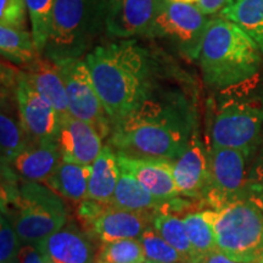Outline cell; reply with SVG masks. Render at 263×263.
<instances>
[{
    "mask_svg": "<svg viewBox=\"0 0 263 263\" xmlns=\"http://www.w3.org/2000/svg\"><path fill=\"white\" fill-rule=\"evenodd\" d=\"M257 44L229 20H210L197 61L207 88L226 90L254 80L262 65Z\"/></svg>",
    "mask_w": 263,
    "mask_h": 263,
    "instance_id": "3957f363",
    "label": "cell"
},
{
    "mask_svg": "<svg viewBox=\"0 0 263 263\" xmlns=\"http://www.w3.org/2000/svg\"><path fill=\"white\" fill-rule=\"evenodd\" d=\"M108 203L94 201V200L85 199L78 202L77 206V218L85 230H89L95 219L103 213Z\"/></svg>",
    "mask_w": 263,
    "mask_h": 263,
    "instance_id": "1f68e13d",
    "label": "cell"
},
{
    "mask_svg": "<svg viewBox=\"0 0 263 263\" xmlns=\"http://www.w3.org/2000/svg\"><path fill=\"white\" fill-rule=\"evenodd\" d=\"M110 203L117 209L138 212H170L171 210L180 209L182 205H189L182 197L174 202L156 199L133 174L123 168H121L116 190Z\"/></svg>",
    "mask_w": 263,
    "mask_h": 263,
    "instance_id": "d6986e66",
    "label": "cell"
},
{
    "mask_svg": "<svg viewBox=\"0 0 263 263\" xmlns=\"http://www.w3.org/2000/svg\"><path fill=\"white\" fill-rule=\"evenodd\" d=\"M54 4L55 0H26L33 38L42 55L47 45Z\"/></svg>",
    "mask_w": 263,
    "mask_h": 263,
    "instance_id": "83f0119b",
    "label": "cell"
},
{
    "mask_svg": "<svg viewBox=\"0 0 263 263\" xmlns=\"http://www.w3.org/2000/svg\"><path fill=\"white\" fill-rule=\"evenodd\" d=\"M139 241L146 259L156 263H185L183 256L161 236L153 226L141 234Z\"/></svg>",
    "mask_w": 263,
    "mask_h": 263,
    "instance_id": "f1b7e54d",
    "label": "cell"
},
{
    "mask_svg": "<svg viewBox=\"0 0 263 263\" xmlns=\"http://www.w3.org/2000/svg\"><path fill=\"white\" fill-rule=\"evenodd\" d=\"M183 221L197 258L217 249L213 228V210L189 212L183 217Z\"/></svg>",
    "mask_w": 263,
    "mask_h": 263,
    "instance_id": "484cf974",
    "label": "cell"
},
{
    "mask_svg": "<svg viewBox=\"0 0 263 263\" xmlns=\"http://www.w3.org/2000/svg\"><path fill=\"white\" fill-rule=\"evenodd\" d=\"M16 101L22 124L32 143L58 139L61 124L60 115L29 84L20 70Z\"/></svg>",
    "mask_w": 263,
    "mask_h": 263,
    "instance_id": "8fae6325",
    "label": "cell"
},
{
    "mask_svg": "<svg viewBox=\"0 0 263 263\" xmlns=\"http://www.w3.org/2000/svg\"><path fill=\"white\" fill-rule=\"evenodd\" d=\"M151 226L183 256L185 263H195L197 255L190 242L183 218H179L171 212H154Z\"/></svg>",
    "mask_w": 263,
    "mask_h": 263,
    "instance_id": "d4e9b609",
    "label": "cell"
},
{
    "mask_svg": "<svg viewBox=\"0 0 263 263\" xmlns=\"http://www.w3.org/2000/svg\"><path fill=\"white\" fill-rule=\"evenodd\" d=\"M210 16L179 0H161L146 38L161 41L190 61L199 59Z\"/></svg>",
    "mask_w": 263,
    "mask_h": 263,
    "instance_id": "ba28073f",
    "label": "cell"
},
{
    "mask_svg": "<svg viewBox=\"0 0 263 263\" xmlns=\"http://www.w3.org/2000/svg\"><path fill=\"white\" fill-rule=\"evenodd\" d=\"M27 15L26 0H0V26L26 28Z\"/></svg>",
    "mask_w": 263,
    "mask_h": 263,
    "instance_id": "4dcf8cb0",
    "label": "cell"
},
{
    "mask_svg": "<svg viewBox=\"0 0 263 263\" xmlns=\"http://www.w3.org/2000/svg\"><path fill=\"white\" fill-rule=\"evenodd\" d=\"M256 150H257V154H256L254 162H252V167L249 172L248 183H255L263 185V134Z\"/></svg>",
    "mask_w": 263,
    "mask_h": 263,
    "instance_id": "d6a6232c",
    "label": "cell"
},
{
    "mask_svg": "<svg viewBox=\"0 0 263 263\" xmlns=\"http://www.w3.org/2000/svg\"><path fill=\"white\" fill-rule=\"evenodd\" d=\"M17 263H47V261L37 246L22 244L18 252Z\"/></svg>",
    "mask_w": 263,
    "mask_h": 263,
    "instance_id": "e575fe53",
    "label": "cell"
},
{
    "mask_svg": "<svg viewBox=\"0 0 263 263\" xmlns=\"http://www.w3.org/2000/svg\"><path fill=\"white\" fill-rule=\"evenodd\" d=\"M84 60L112 126L136 110L164 77L159 57L137 39L98 44Z\"/></svg>",
    "mask_w": 263,
    "mask_h": 263,
    "instance_id": "7a4b0ae2",
    "label": "cell"
},
{
    "mask_svg": "<svg viewBox=\"0 0 263 263\" xmlns=\"http://www.w3.org/2000/svg\"><path fill=\"white\" fill-rule=\"evenodd\" d=\"M61 161L58 139H51L31 143L10 166L22 179L45 183Z\"/></svg>",
    "mask_w": 263,
    "mask_h": 263,
    "instance_id": "ffe728a7",
    "label": "cell"
},
{
    "mask_svg": "<svg viewBox=\"0 0 263 263\" xmlns=\"http://www.w3.org/2000/svg\"><path fill=\"white\" fill-rule=\"evenodd\" d=\"M20 71L29 84L58 111L61 120L70 116L65 82L58 62L41 55Z\"/></svg>",
    "mask_w": 263,
    "mask_h": 263,
    "instance_id": "ac0fdd59",
    "label": "cell"
},
{
    "mask_svg": "<svg viewBox=\"0 0 263 263\" xmlns=\"http://www.w3.org/2000/svg\"><path fill=\"white\" fill-rule=\"evenodd\" d=\"M121 168L117 155L111 146H104L100 155L91 164V172L88 184L87 199L110 203L116 190Z\"/></svg>",
    "mask_w": 263,
    "mask_h": 263,
    "instance_id": "44dd1931",
    "label": "cell"
},
{
    "mask_svg": "<svg viewBox=\"0 0 263 263\" xmlns=\"http://www.w3.org/2000/svg\"><path fill=\"white\" fill-rule=\"evenodd\" d=\"M153 213L128 211L108 203L88 232L100 242L139 239L141 234L151 227Z\"/></svg>",
    "mask_w": 263,
    "mask_h": 263,
    "instance_id": "2e32d148",
    "label": "cell"
},
{
    "mask_svg": "<svg viewBox=\"0 0 263 263\" xmlns=\"http://www.w3.org/2000/svg\"><path fill=\"white\" fill-rule=\"evenodd\" d=\"M216 246L241 263H250L263 246V211L254 201L238 199L213 210Z\"/></svg>",
    "mask_w": 263,
    "mask_h": 263,
    "instance_id": "52a82bcc",
    "label": "cell"
},
{
    "mask_svg": "<svg viewBox=\"0 0 263 263\" xmlns=\"http://www.w3.org/2000/svg\"><path fill=\"white\" fill-rule=\"evenodd\" d=\"M0 52L5 61L18 67H24L42 55L32 31L9 26H0Z\"/></svg>",
    "mask_w": 263,
    "mask_h": 263,
    "instance_id": "cb8c5ba5",
    "label": "cell"
},
{
    "mask_svg": "<svg viewBox=\"0 0 263 263\" xmlns=\"http://www.w3.org/2000/svg\"><path fill=\"white\" fill-rule=\"evenodd\" d=\"M45 261H47V263H52V262H50V261H48V259H45Z\"/></svg>",
    "mask_w": 263,
    "mask_h": 263,
    "instance_id": "f35d334b",
    "label": "cell"
},
{
    "mask_svg": "<svg viewBox=\"0 0 263 263\" xmlns=\"http://www.w3.org/2000/svg\"><path fill=\"white\" fill-rule=\"evenodd\" d=\"M249 156L244 150L209 145V178L202 201L211 206V210L244 199L249 182Z\"/></svg>",
    "mask_w": 263,
    "mask_h": 263,
    "instance_id": "9c48e42d",
    "label": "cell"
},
{
    "mask_svg": "<svg viewBox=\"0 0 263 263\" xmlns=\"http://www.w3.org/2000/svg\"><path fill=\"white\" fill-rule=\"evenodd\" d=\"M101 139L91 124L72 116L62 118L58 134L62 161L91 166L104 147Z\"/></svg>",
    "mask_w": 263,
    "mask_h": 263,
    "instance_id": "5bb4252c",
    "label": "cell"
},
{
    "mask_svg": "<svg viewBox=\"0 0 263 263\" xmlns=\"http://www.w3.org/2000/svg\"><path fill=\"white\" fill-rule=\"evenodd\" d=\"M179 2L194 4L201 10L205 15L212 16L219 14L221 10L228 4L229 0H179Z\"/></svg>",
    "mask_w": 263,
    "mask_h": 263,
    "instance_id": "836d02e7",
    "label": "cell"
},
{
    "mask_svg": "<svg viewBox=\"0 0 263 263\" xmlns=\"http://www.w3.org/2000/svg\"><path fill=\"white\" fill-rule=\"evenodd\" d=\"M250 263H263V246L258 250L257 254L255 255V257L252 258V261Z\"/></svg>",
    "mask_w": 263,
    "mask_h": 263,
    "instance_id": "8d00e7d4",
    "label": "cell"
},
{
    "mask_svg": "<svg viewBox=\"0 0 263 263\" xmlns=\"http://www.w3.org/2000/svg\"><path fill=\"white\" fill-rule=\"evenodd\" d=\"M108 0H55L43 57L55 62L83 59L106 33Z\"/></svg>",
    "mask_w": 263,
    "mask_h": 263,
    "instance_id": "277c9868",
    "label": "cell"
},
{
    "mask_svg": "<svg viewBox=\"0 0 263 263\" xmlns=\"http://www.w3.org/2000/svg\"><path fill=\"white\" fill-rule=\"evenodd\" d=\"M58 65L65 82L70 116L91 124L103 139L110 137L112 124L84 59H68Z\"/></svg>",
    "mask_w": 263,
    "mask_h": 263,
    "instance_id": "30bf717a",
    "label": "cell"
},
{
    "mask_svg": "<svg viewBox=\"0 0 263 263\" xmlns=\"http://www.w3.org/2000/svg\"><path fill=\"white\" fill-rule=\"evenodd\" d=\"M22 241L5 213L0 217V263H17Z\"/></svg>",
    "mask_w": 263,
    "mask_h": 263,
    "instance_id": "f546056e",
    "label": "cell"
},
{
    "mask_svg": "<svg viewBox=\"0 0 263 263\" xmlns=\"http://www.w3.org/2000/svg\"><path fill=\"white\" fill-rule=\"evenodd\" d=\"M90 172L91 166L61 161L44 184L68 201L81 202L87 199Z\"/></svg>",
    "mask_w": 263,
    "mask_h": 263,
    "instance_id": "7402d4cb",
    "label": "cell"
},
{
    "mask_svg": "<svg viewBox=\"0 0 263 263\" xmlns=\"http://www.w3.org/2000/svg\"><path fill=\"white\" fill-rule=\"evenodd\" d=\"M218 16L238 25L263 54V0H229Z\"/></svg>",
    "mask_w": 263,
    "mask_h": 263,
    "instance_id": "603a6c76",
    "label": "cell"
},
{
    "mask_svg": "<svg viewBox=\"0 0 263 263\" xmlns=\"http://www.w3.org/2000/svg\"><path fill=\"white\" fill-rule=\"evenodd\" d=\"M14 207L8 216L22 244L35 245L67 223V211L61 196L41 182L22 179Z\"/></svg>",
    "mask_w": 263,
    "mask_h": 263,
    "instance_id": "8992f818",
    "label": "cell"
},
{
    "mask_svg": "<svg viewBox=\"0 0 263 263\" xmlns=\"http://www.w3.org/2000/svg\"><path fill=\"white\" fill-rule=\"evenodd\" d=\"M139 263H156V262H153V261H150V259H143V261L141 262H139Z\"/></svg>",
    "mask_w": 263,
    "mask_h": 263,
    "instance_id": "74e56055",
    "label": "cell"
},
{
    "mask_svg": "<svg viewBox=\"0 0 263 263\" xmlns=\"http://www.w3.org/2000/svg\"><path fill=\"white\" fill-rule=\"evenodd\" d=\"M195 263H241L239 261H235V259L230 258L229 256L223 254L221 250L215 249L212 251L207 252V254L200 256L199 258L196 259Z\"/></svg>",
    "mask_w": 263,
    "mask_h": 263,
    "instance_id": "d590c367",
    "label": "cell"
},
{
    "mask_svg": "<svg viewBox=\"0 0 263 263\" xmlns=\"http://www.w3.org/2000/svg\"><path fill=\"white\" fill-rule=\"evenodd\" d=\"M197 129L194 99L179 85L166 87L161 80L136 110L114 124L108 145L126 156L174 161Z\"/></svg>",
    "mask_w": 263,
    "mask_h": 263,
    "instance_id": "6da1fadb",
    "label": "cell"
},
{
    "mask_svg": "<svg viewBox=\"0 0 263 263\" xmlns=\"http://www.w3.org/2000/svg\"><path fill=\"white\" fill-rule=\"evenodd\" d=\"M37 248L52 263H94L97 255L88 234L72 223H66Z\"/></svg>",
    "mask_w": 263,
    "mask_h": 263,
    "instance_id": "e0dca14e",
    "label": "cell"
},
{
    "mask_svg": "<svg viewBox=\"0 0 263 263\" xmlns=\"http://www.w3.org/2000/svg\"><path fill=\"white\" fill-rule=\"evenodd\" d=\"M213 110L210 120V146L244 150L257 149L263 134V97L230 94Z\"/></svg>",
    "mask_w": 263,
    "mask_h": 263,
    "instance_id": "5b68a950",
    "label": "cell"
},
{
    "mask_svg": "<svg viewBox=\"0 0 263 263\" xmlns=\"http://www.w3.org/2000/svg\"><path fill=\"white\" fill-rule=\"evenodd\" d=\"M116 155L118 166L133 174L141 185L149 190L156 199L174 202L182 197L173 178L172 161L130 157L118 153Z\"/></svg>",
    "mask_w": 263,
    "mask_h": 263,
    "instance_id": "9a60e30c",
    "label": "cell"
},
{
    "mask_svg": "<svg viewBox=\"0 0 263 263\" xmlns=\"http://www.w3.org/2000/svg\"><path fill=\"white\" fill-rule=\"evenodd\" d=\"M161 0H108L106 34L116 39L146 37Z\"/></svg>",
    "mask_w": 263,
    "mask_h": 263,
    "instance_id": "7c38bea8",
    "label": "cell"
},
{
    "mask_svg": "<svg viewBox=\"0 0 263 263\" xmlns=\"http://www.w3.org/2000/svg\"><path fill=\"white\" fill-rule=\"evenodd\" d=\"M145 259L139 239L103 242L95 255L94 263H139Z\"/></svg>",
    "mask_w": 263,
    "mask_h": 263,
    "instance_id": "4316f807",
    "label": "cell"
},
{
    "mask_svg": "<svg viewBox=\"0 0 263 263\" xmlns=\"http://www.w3.org/2000/svg\"><path fill=\"white\" fill-rule=\"evenodd\" d=\"M173 178L180 196L202 200L209 178V146L197 129L188 147L172 161Z\"/></svg>",
    "mask_w": 263,
    "mask_h": 263,
    "instance_id": "4fadbf2b",
    "label": "cell"
}]
</instances>
